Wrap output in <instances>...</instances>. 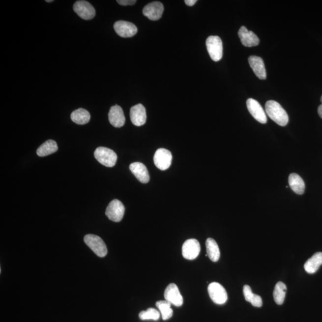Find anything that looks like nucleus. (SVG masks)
Listing matches in <instances>:
<instances>
[{
    "label": "nucleus",
    "instance_id": "obj_1",
    "mask_svg": "<svg viewBox=\"0 0 322 322\" xmlns=\"http://www.w3.org/2000/svg\"><path fill=\"white\" fill-rule=\"evenodd\" d=\"M266 113L268 117L279 125L284 126L289 121L287 112L279 103L274 100H269L266 102L265 105Z\"/></svg>",
    "mask_w": 322,
    "mask_h": 322
},
{
    "label": "nucleus",
    "instance_id": "obj_2",
    "mask_svg": "<svg viewBox=\"0 0 322 322\" xmlns=\"http://www.w3.org/2000/svg\"><path fill=\"white\" fill-rule=\"evenodd\" d=\"M207 50L211 59L214 61L222 59L223 53V43L218 36H209L206 41Z\"/></svg>",
    "mask_w": 322,
    "mask_h": 322
},
{
    "label": "nucleus",
    "instance_id": "obj_3",
    "mask_svg": "<svg viewBox=\"0 0 322 322\" xmlns=\"http://www.w3.org/2000/svg\"><path fill=\"white\" fill-rule=\"evenodd\" d=\"M86 245L94 252L97 256L104 257L108 254L107 246L99 236L94 234H87L84 238Z\"/></svg>",
    "mask_w": 322,
    "mask_h": 322
},
{
    "label": "nucleus",
    "instance_id": "obj_4",
    "mask_svg": "<svg viewBox=\"0 0 322 322\" xmlns=\"http://www.w3.org/2000/svg\"><path fill=\"white\" fill-rule=\"evenodd\" d=\"M94 157L101 164L108 167H114L117 158L114 151L105 147L97 148L94 152Z\"/></svg>",
    "mask_w": 322,
    "mask_h": 322
},
{
    "label": "nucleus",
    "instance_id": "obj_5",
    "mask_svg": "<svg viewBox=\"0 0 322 322\" xmlns=\"http://www.w3.org/2000/svg\"><path fill=\"white\" fill-rule=\"evenodd\" d=\"M208 291L210 298L215 304H224L228 300V296L225 288L219 283L212 282L210 284Z\"/></svg>",
    "mask_w": 322,
    "mask_h": 322
},
{
    "label": "nucleus",
    "instance_id": "obj_6",
    "mask_svg": "<svg viewBox=\"0 0 322 322\" xmlns=\"http://www.w3.org/2000/svg\"><path fill=\"white\" fill-rule=\"evenodd\" d=\"M124 213L125 207L121 202L117 200L111 202L105 212L109 219L114 222H121Z\"/></svg>",
    "mask_w": 322,
    "mask_h": 322
},
{
    "label": "nucleus",
    "instance_id": "obj_7",
    "mask_svg": "<svg viewBox=\"0 0 322 322\" xmlns=\"http://www.w3.org/2000/svg\"><path fill=\"white\" fill-rule=\"evenodd\" d=\"M73 8L74 12L85 20H91L96 15V10L93 5L85 0L75 2Z\"/></svg>",
    "mask_w": 322,
    "mask_h": 322
},
{
    "label": "nucleus",
    "instance_id": "obj_8",
    "mask_svg": "<svg viewBox=\"0 0 322 322\" xmlns=\"http://www.w3.org/2000/svg\"><path fill=\"white\" fill-rule=\"evenodd\" d=\"M172 158L170 151L161 148L156 151L153 161L158 169L164 171L169 169L172 164Z\"/></svg>",
    "mask_w": 322,
    "mask_h": 322
},
{
    "label": "nucleus",
    "instance_id": "obj_9",
    "mask_svg": "<svg viewBox=\"0 0 322 322\" xmlns=\"http://www.w3.org/2000/svg\"><path fill=\"white\" fill-rule=\"evenodd\" d=\"M201 251L200 243L195 239L186 240L182 246V255L184 259L193 260L197 259Z\"/></svg>",
    "mask_w": 322,
    "mask_h": 322
},
{
    "label": "nucleus",
    "instance_id": "obj_10",
    "mask_svg": "<svg viewBox=\"0 0 322 322\" xmlns=\"http://www.w3.org/2000/svg\"><path fill=\"white\" fill-rule=\"evenodd\" d=\"M248 110L258 122L265 124L267 121V116L261 105L254 99H248L246 101Z\"/></svg>",
    "mask_w": 322,
    "mask_h": 322
},
{
    "label": "nucleus",
    "instance_id": "obj_11",
    "mask_svg": "<svg viewBox=\"0 0 322 322\" xmlns=\"http://www.w3.org/2000/svg\"><path fill=\"white\" fill-rule=\"evenodd\" d=\"M114 28L117 34L122 38L132 37L137 33L136 25L127 21H117L115 23Z\"/></svg>",
    "mask_w": 322,
    "mask_h": 322
},
{
    "label": "nucleus",
    "instance_id": "obj_12",
    "mask_svg": "<svg viewBox=\"0 0 322 322\" xmlns=\"http://www.w3.org/2000/svg\"><path fill=\"white\" fill-rule=\"evenodd\" d=\"M164 298L165 300L176 307H180L183 304V296L177 285L175 284H170L165 289Z\"/></svg>",
    "mask_w": 322,
    "mask_h": 322
},
{
    "label": "nucleus",
    "instance_id": "obj_13",
    "mask_svg": "<svg viewBox=\"0 0 322 322\" xmlns=\"http://www.w3.org/2000/svg\"><path fill=\"white\" fill-rule=\"evenodd\" d=\"M164 12V5L161 2L154 1L146 5L143 13L150 20L155 21L161 18Z\"/></svg>",
    "mask_w": 322,
    "mask_h": 322
},
{
    "label": "nucleus",
    "instance_id": "obj_14",
    "mask_svg": "<svg viewBox=\"0 0 322 322\" xmlns=\"http://www.w3.org/2000/svg\"><path fill=\"white\" fill-rule=\"evenodd\" d=\"M130 119L134 125L140 127L146 122L147 116L144 106L138 104L133 106L130 109Z\"/></svg>",
    "mask_w": 322,
    "mask_h": 322
},
{
    "label": "nucleus",
    "instance_id": "obj_15",
    "mask_svg": "<svg viewBox=\"0 0 322 322\" xmlns=\"http://www.w3.org/2000/svg\"><path fill=\"white\" fill-rule=\"evenodd\" d=\"M108 117L109 122L115 127H122L125 124V117L124 112L118 105H116L111 107Z\"/></svg>",
    "mask_w": 322,
    "mask_h": 322
},
{
    "label": "nucleus",
    "instance_id": "obj_16",
    "mask_svg": "<svg viewBox=\"0 0 322 322\" xmlns=\"http://www.w3.org/2000/svg\"><path fill=\"white\" fill-rule=\"evenodd\" d=\"M238 35L243 46L248 47L257 46L260 43L259 37L253 31H249L245 27H241Z\"/></svg>",
    "mask_w": 322,
    "mask_h": 322
},
{
    "label": "nucleus",
    "instance_id": "obj_17",
    "mask_svg": "<svg viewBox=\"0 0 322 322\" xmlns=\"http://www.w3.org/2000/svg\"><path fill=\"white\" fill-rule=\"evenodd\" d=\"M248 61L256 76L260 80H265L267 74L263 59L256 56H251Z\"/></svg>",
    "mask_w": 322,
    "mask_h": 322
},
{
    "label": "nucleus",
    "instance_id": "obj_18",
    "mask_svg": "<svg viewBox=\"0 0 322 322\" xmlns=\"http://www.w3.org/2000/svg\"><path fill=\"white\" fill-rule=\"evenodd\" d=\"M130 169L134 176L142 183H147L150 180L147 168L141 162H134L130 165Z\"/></svg>",
    "mask_w": 322,
    "mask_h": 322
},
{
    "label": "nucleus",
    "instance_id": "obj_19",
    "mask_svg": "<svg viewBox=\"0 0 322 322\" xmlns=\"http://www.w3.org/2000/svg\"><path fill=\"white\" fill-rule=\"evenodd\" d=\"M322 264V253L318 252L315 253L305 263L304 269L309 274L316 272Z\"/></svg>",
    "mask_w": 322,
    "mask_h": 322
},
{
    "label": "nucleus",
    "instance_id": "obj_20",
    "mask_svg": "<svg viewBox=\"0 0 322 322\" xmlns=\"http://www.w3.org/2000/svg\"><path fill=\"white\" fill-rule=\"evenodd\" d=\"M290 186L293 191L298 195H302L304 193L305 186L304 181L297 174H291L288 179Z\"/></svg>",
    "mask_w": 322,
    "mask_h": 322
},
{
    "label": "nucleus",
    "instance_id": "obj_21",
    "mask_svg": "<svg viewBox=\"0 0 322 322\" xmlns=\"http://www.w3.org/2000/svg\"><path fill=\"white\" fill-rule=\"evenodd\" d=\"M207 256L212 262H217L220 257V251L217 243L212 238H208L206 240Z\"/></svg>",
    "mask_w": 322,
    "mask_h": 322
},
{
    "label": "nucleus",
    "instance_id": "obj_22",
    "mask_svg": "<svg viewBox=\"0 0 322 322\" xmlns=\"http://www.w3.org/2000/svg\"><path fill=\"white\" fill-rule=\"evenodd\" d=\"M71 118L73 122L77 124H86L90 119V114L86 109L80 108L73 112L71 114Z\"/></svg>",
    "mask_w": 322,
    "mask_h": 322
},
{
    "label": "nucleus",
    "instance_id": "obj_23",
    "mask_svg": "<svg viewBox=\"0 0 322 322\" xmlns=\"http://www.w3.org/2000/svg\"><path fill=\"white\" fill-rule=\"evenodd\" d=\"M58 150V146L56 142L52 140H49L44 144L41 145V146L38 147L36 150V153L40 157H44V156L51 155L53 153H55Z\"/></svg>",
    "mask_w": 322,
    "mask_h": 322
},
{
    "label": "nucleus",
    "instance_id": "obj_24",
    "mask_svg": "<svg viewBox=\"0 0 322 322\" xmlns=\"http://www.w3.org/2000/svg\"><path fill=\"white\" fill-rule=\"evenodd\" d=\"M243 295L245 300L251 302L254 307H261L263 306V301L261 296L256 295L252 292L251 288L249 285H245L243 288Z\"/></svg>",
    "mask_w": 322,
    "mask_h": 322
},
{
    "label": "nucleus",
    "instance_id": "obj_25",
    "mask_svg": "<svg viewBox=\"0 0 322 322\" xmlns=\"http://www.w3.org/2000/svg\"><path fill=\"white\" fill-rule=\"evenodd\" d=\"M287 290L286 285L284 283L282 282L277 283L273 291V298L277 304L282 305L284 303Z\"/></svg>",
    "mask_w": 322,
    "mask_h": 322
},
{
    "label": "nucleus",
    "instance_id": "obj_26",
    "mask_svg": "<svg viewBox=\"0 0 322 322\" xmlns=\"http://www.w3.org/2000/svg\"><path fill=\"white\" fill-rule=\"evenodd\" d=\"M171 306H172V304L167 300L158 301L156 302V306L160 312L162 319L164 321H167L172 317L173 310L171 308Z\"/></svg>",
    "mask_w": 322,
    "mask_h": 322
},
{
    "label": "nucleus",
    "instance_id": "obj_27",
    "mask_svg": "<svg viewBox=\"0 0 322 322\" xmlns=\"http://www.w3.org/2000/svg\"><path fill=\"white\" fill-rule=\"evenodd\" d=\"M139 318L142 321H158L160 318V313L153 308H149L147 310L142 311L139 313Z\"/></svg>",
    "mask_w": 322,
    "mask_h": 322
},
{
    "label": "nucleus",
    "instance_id": "obj_28",
    "mask_svg": "<svg viewBox=\"0 0 322 322\" xmlns=\"http://www.w3.org/2000/svg\"><path fill=\"white\" fill-rule=\"evenodd\" d=\"M117 3L122 5H133L136 3V0H117Z\"/></svg>",
    "mask_w": 322,
    "mask_h": 322
},
{
    "label": "nucleus",
    "instance_id": "obj_29",
    "mask_svg": "<svg viewBox=\"0 0 322 322\" xmlns=\"http://www.w3.org/2000/svg\"><path fill=\"white\" fill-rule=\"evenodd\" d=\"M197 0H185L184 1V2H185V4L187 5H188V6H193V5H194L196 4V2H197Z\"/></svg>",
    "mask_w": 322,
    "mask_h": 322
},
{
    "label": "nucleus",
    "instance_id": "obj_30",
    "mask_svg": "<svg viewBox=\"0 0 322 322\" xmlns=\"http://www.w3.org/2000/svg\"><path fill=\"white\" fill-rule=\"evenodd\" d=\"M321 101L322 104L319 106L318 114L319 117H320L321 118H322V96L321 97Z\"/></svg>",
    "mask_w": 322,
    "mask_h": 322
},
{
    "label": "nucleus",
    "instance_id": "obj_31",
    "mask_svg": "<svg viewBox=\"0 0 322 322\" xmlns=\"http://www.w3.org/2000/svg\"><path fill=\"white\" fill-rule=\"evenodd\" d=\"M47 2H53V0H46V1Z\"/></svg>",
    "mask_w": 322,
    "mask_h": 322
}]
</instances>
